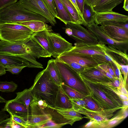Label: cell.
Returning <instances> with one entry per match:
<instances>
[{
  "instance_id": "1",
  "label": "cell",
  "mask_w": 128,
  "mask_h": 128,
  "mask_svg": "<svg viewBox=\"0 0 128 128\" xmlns=\"http://www.w3.org/2000/svg\"><path fill=\"white\" fill-rule=\"evenodd\" d=\"M29 108L28 128H59L67 124L72 126L75 122L65 118L54 108L42 100L34 99L30 104Z\"/></svg>"
},
{
  "instance_id": "2",
  "label": "cell",
  "mask_w": 128,
  "mask_h": 128,
  "mask_svg": "<svg viewBox=\"0 0 128 128\" xmlns=\"http://www.w3.org/2000/svg\"><path fill=\"white\" fill-rule=\"evenodd\" d=\"M59 86L53 81L46 68L37 74L33 84L29 89L34 100H44L48 105L54 108Z\"/></svg>"
},
{
  "instance_id": "3",
  "label": "cell",
  "mask_w": 128,
  "mask_h": 128,
  "mask_svg": "<svg viewBox=\"0 0 128 128\" xmlns=\"http://www.w3.org/2000/svg\"><path fill=\"white\" fill-rule=\"evenodd\" d=\"M31 20L48 22L42 15L26 9L17 2L0 10V23H19Z\"/></svg>"
},
{
  "instance_id": "4",
  "label": "cell",
  "mask_w": 128,
  "mask_h": 128,
  "mask_svg": "<svg viewBox=\"0 0 128 128\" xmlns=\"http://www.w3.org/2000/svg\"><path fill=\"white\" fill-rule=\"evenodd\" d=\"M54 62L62 82L86 96H90L79 74L66 63L56 58Z\"/></svg>"
},
{
  "instance_id": "5",
  "label": "cell",
  "mask_w": 128,
  "mask_h": 128,
  "mask_svg": "<svg viewBox=\"0 0 128 128\" xmlns=\"http://www.w3.org/2000/svg\"><path fill=\"white\" fill-rule=\"evenodd\" d=\"M34 32L18 23H0V40L12 43L25 42Z\"/></svg>"
},
{
  "instance_id": "6",
  "label": "cell",
  "mask_w": 128,
  "mask_h": 128,
  "mask_svg": "<svg viewBox=\"0 0 128 128\" xmlns=\"http://www.w3.org/2000/svg\"><path fill=\"white\" fill-rule=\"evenodd\" d=\"M25 42L12 43L1 40L0 41V54L14 55L21 57L28 61L32 68H43L42 65L38 62L35 57L28 52Z\"/></svg>"
},
{
  "instance_id": "7",
  "label": "cell",
  "mask_w": 128,
  "mask_h": 128,
  "mask_svg": "<svg viewBox=\"0 0 128 128\" xmlns=\"http://www.w3.org/2000/svg\"><path fill=\"white\" fill-rule=\"evenodd\" d=\"M81 78L92 98L102 110L122 108L119 107L109 98L99 84L87 80L82 77Z\"/></svg>"
},
{
  "instance_id": "8",
  "label": "cell",
  "mask_w": 128,
  "mask_h": 128,
  "mask_svg": "<svg viewBox=\"0 0 128 128\" xmlns=\"http://www.w3.org/2000/svg\"><path fill=\"white\" fill-rule=\"evenodd\" d=\"M86 27L88 29L96 35L99 43L107 44L126 53L128 40L119 41L113 40L105 32L100 26L96 24L94 22Z\"/></svg>"
},
{
  "instance_id": "9",
  "label": "cell",
  "mask_w": 128,
  "mask_h": 128,
  "mask_svg": "<svg viewBox=\"0 0 128 128\" xmlns=\"http://www.w3.org/2000/svg\"><path fill=\"white\" fill-rule=\"evenodd\" d=\"M17 3L26 9L44 16L52 25L56 24L43 0H20Z\"/></svg>"
},
{
  "instance_id": "10",
  "label": "cell",
  "mask_w": 128,
  "mask_h": 128,
  "mask_svg": "<svg viewBox=\"0 0 128 128\" xmlns=\"http://www.w3.org/2000/svg\"><path fill=\"white\" fill-rule=\"evenodd\" d=\"M93 17L97 25L112 24L124 28L125 23L128 21V16L112 11L102 13L95 12Z\"/></svg>"
},
{
  "instance_id": "11",
  "label": "cell",
  "mask_w": 128,
  "mask_h": 128,
  "mask_svg": "<svg viewBox=\"0 0 128 128\" xmlns=\"http://www.w3.org/2000/svg\"><path fill=\"white\" fill-rule=\"evenodd\" d=\"M72 30L70 36L76 43L98 44L99 43L96 35L90 30L85 28L81 24L69 23L66 25Z\"/></svg>"
},
{
  "instance_id": "12",
  "label": "cell",
  "mask_w": 128,
  "mask_h": 128,
  "mask_svg": "<svg viewBox=\"0 0 128 128\" xmlns=\"http://www.w3.org/2000/svg\"><path fill=\"white\" fill-rule=\"evenodd\" d=\"M56 58L63 62L68 61L75 62L85 68H94L98 65L92 56L70 51L62 53Z\"/></svg>"
},
{
  "instance_id": "13",
  "label": "cell",
  "mask_w": 128,
  "mask_h": 128,
  "mask_svg": "<svg viewBox=\"0 0 128 128\" xmlns=\"http://www.w3.org/2000/svg\"><path fill=\"white\" fill-rule=\"evenodd\" d=\"M49 31L48 37L51 48L58 58L64 52L70 50L72 44L66 40L60 34Z\"/></svg>"
},
{
  "instance_id": "14",
  "label": "cell",
  "mask_w": 128,
  "mask_h": 128,
  "mask_svg": "<svg viewBox=\"0 0 128 128\" xmlns=\"http://www.w3.org/2000/svg\"><path fill=\"white\" fill-rule=\"evenodd\" d=\"M104 44H87L76 43L69 50L78 53L92 56L96 54L103 55L106 53L104 48Z\"/></svg>"
},
{
  "instance_id": "15",
  "label": "cell",
  "mask_w": 128,
  "mask_h": 128,
  "mask_svg": "<svg viewBox=\"0 0 128 128\" xmlns=\"http://www.w3.org/2000/svg\"><path fill=\"white\" fill-rule=\"evenodd\" d=\"M122 108L102 110L100 111H94L85 108L79 109L75 111L86 116L88 118H93L100 123L102 122L110 119L114 115L113 113Z\"/></svg>"
},
{
  "instance_id": "16",
  "label": "cell",
  "mask_w": 128,
  "mask_h": 128,
  "mask_svg": "<svg viewBox=\"0 0 128 128\" xmlns=\"http://www.w3.org/2000/svg\"><path fill=\"white\" fill-rule=\"evenodd\" d=\"M2 110L8 112L10 115L19 116L24 118L28 121L30 113L24 104L14 99L7 101Z\"/></svg>"
},
{
  "instance_id": "17",
  "label": "cell",
  "mask_w": 128,
  "mask_h": 128,
  "mask_svg": "<svg viewBox=\"0 0 128 128\" xmlns=\"http://www.w3.org/2000/svg\"><path fill=\"white\" fill-rule=\"evenodd\" d=\"M100 26L113 40L119 41L128 40V30L124 28L112 24L102 25Z\"/></svg>"
},
{
  "instance_id": "18",
  "label": "cell",
  "mask_w": 128,
  "mask_h": 128,
  "mask_svg": "<svg viewBox=\"0 0 128 128\" xmlns=\"http://www.w3.org/2000/svg\"><path fill=\"white\" fill-rule=\"evenodd\" d=\"M80 76L95 83H108L112 81L96 67L86 68L80 72Z\"/></svg>"
},
{
  "instance_id": "19",
  "label": "cell",
  "mask_w": 128,
  "mask_h": 128,
  "mask_svg": "<svg viewBox=\"0 0 128 128\" xmlns=\"http://www.w3.org/2000/svg\"><path fill=\"white\" fill-rule=\"evenodd\" d=\"M28 52L36 58L50 57L52 55L31 36L25 42Z\"/></svg>"
},
{
  "instance_id": "20",
  "label": "cell",
  "mask_w": 128,
  "mask_h": 128,
  "mask_svg": "<svg viewBox=\"0 0 128 128\" xmlns=\"http://www.w3.org/2000/svg\"><path fill=\"white\" fill-rule=\"evenodd\" d=\"M0 63L4 66H24L27 67L32 68L29 62L26 60L10 55L0 54Z\"/></svg>"
},
{
  "instance_id": "21",
  "label": "cell",
  "mask_w": 128,
  "mask_h": 128,
  "mask_svg": "<svg viewBox=\"0 0 128 128\" xmlns=\"http://www.w3.org/2000/svg\"><path fill=\"white\" fill-rule=\"evenodd\" d=\"M104 48L106 54L114 60L120 65H128V57L126 53L105 44Z\"/></svg>"
},
{
  "instance_id": "22",
  "label": "cell",
  "mask_w": 128,
  "mask_h": 128,
  "mask_svg": "<svg viewBox=\"0 0 128 128\" xmlns=\"http://www.w3.org/2000/svg\"><path fill=\"white\" fill-rule=\"evenodd\" d=\"M49 31H52L46 30L41 31L34 32L31 37L40 44L52 56L56 58L57 56L52 50L50 46L48 37V33Z\"/></svg>"
},
{
  "instance_id": "23",
  "label": "cell",
  "mask_w": 128,
  "mask_h": 128,
  "mask_svg": "<svg viewBox=\"0 0 128 128\" xmlns=\"http://www.w3.org/2000/svg\"><path fill=\"white\" fill-rule=\"evenodd\" d=\"M124 0H101L96 6L92 8L93 11L96 13H102L112 11L116 6Z\"/></svg>"
},
{
  "instance_id": "24",
  "label": "cell",
  "mask_w": 128,
  "mask_h": 128,
  "mask_svg": "<svg viewBox=\"0 0 128 128\" xmlns=\"http://www.w3.org/2000/svg\"><path fill=\"white\" fill-rule=\"evenodd\" d=\"M66 8L72 20V24L87 25L75 6L69 0H60Z\"/></svg>"
},
{
  "instance_id": "25",
  "label": "cell",
  "mask_w": 128,
  "mask_h": 128,
  "mask_svg": "<svg viewBox=\"0 0 128 128\" xmlns=\"http://www.w3.org/2000/svg\"><path fill=\"white\" fill-rule=\"evenodd\" d=\"M54 108L64 109L72 108L71 102L63 90L61 86H59L56 96Z\"/></svg>"
},
{
  "instance_id": "26",
  "label": "cell",
  "mask_w": 128,
  "mask_h": 128,
  "mask_svg": "<svg viewBox=\"0 0 128 128\" xmlns=\"http://www.w3.org/2000/svg\"><path fill=\"white\" fill-rule=\"evenodd\" d=\"M57 14L56 18L63 22L66 25L72 23L71 18L64 5L60 0H54Z\"/></svg>"
},
{
  "instance_id": "27",
  "label": "cell",
  "mask_w": 128,
  "mask_h": 128,
  "mask_svg": "<svg viewBox=\"0 0 128 128\" xmlns=\"http://www.w3.org/2000/svg\"><path fill=\"white\" fill-rule=\"evenodd\" d=\"M18 23L26 26L34 32H40L46 30H52L51 26L41 21L31 20Z\"/></svg>"
},
{
  "instance_id": "28",
  "label": "cell",
  "mask_w": 128,
  "mask_h": 128,
  "mask_svg": "<svg viewBox=\"0 0 128 128\" xmlns=\"http://www.w3.org/2000/svg\"><path fill=\"white\" fill-rule=\"evenodd\" d=\"M16 94V96L14 99L25 105L28 111L30 112V104L34 99L30 90L29 89L26 88Z\"/></svg>"
},
{
  "instance_id": "29",
  "label": "cell",
  "mask_w": 128,
  "mask_h": 128,
  "mask_svg": "<svg viewBox=\"0 0 128 128\" xmlns=\"http://www.w3.org/2000/svg\"><path fill=\"white\" fill-rule=\"evenodd\" d=\"M55 59H52L48 62L47 68L50 76L54 82L58 86L62 82L60 75L55 64Z\"/></svg>"
},
{
  "instance_id": "30",
  "label": "cell",
  "mask_w": 128,
  "mask_h": 128,
  "mask_svg": "<svg viewBox=\"0 0 128 128\" xmlns=\"http://www.w3.org/2000/svg\"><path fill=\"white\" fill-rule=\"evenodd\" d=\"M54 108L66 119L76 122L81 120L83 118L80 113L75 111L72 108L64 109Z\"/></svg>"
},
{
  "instance_id": "31",
  "label": "cell",
  "mask_w": 128,
  "mask_h": 128,
  "mask_svg": "<svg viewBox=\"0 0 128 128\" xmlns=\"http://www.w3.org/2000/svg\"><path fill=\"white\" fill-rule=\"evenodd\" d=\"M95 12L85 1L82 14V18L87 26L94 22L93 16Z\"/></svg>"
},
{
  "instance_id": "32",
  "label": "cell",
  "mask_w": 128,
  "mask_h": 128,
  "mask_svg": "<svg viewBox=\"0 0 128 128\" xmlns=\"http://www.w3.org/2000/svg\"><path fill=\"white\" fill-rule=\"evenodd\" d=\"M60 86L69 99L82 98L86 96L76 90L66 85L63 82L62 83Z\"/></svg>"
},
{
  "instance_id": "33",
  "label": "cell",
  "mask_w": 128,
  "mask_h": 128,
  "mask_svg": "<svg viewBox=\"0 0 128 128\" xmlns=\"http://www.w3.org/2000/svg\"><path fill=\"white\" fill-rule=\"evenodd\" d=\"M18 85L12 81H0V91L4 92H14L17 88Z\"/></svg>"
},
{
  "instance_id": "34",
  "label": "cell",
  "mask_w": 128,
  "mask_h": 128,
  "mask_svg": "<svg viewBox=\"0 0 128 128\" xmlns=\"http://www.w3.org/2000/svg\"><path fill=\"white\" fill-rule=\"evenodd\" d=\"M83 98L85 102L84 108H85L94 111L102 110L92 99L90 96H86Z\"/></svg>"
},
{
  "instance_id": "35",
  "label": "cell",
  "mask_w": 128,
  "mask_h": 128,
  "mask_svg": "<svg viewBox=\"0 0 128 128\" xmlns=\"http://www.w3.org/2000/svg\"><path fill=\"white\" fill-rule=\"evenodd\" d=\"M123 120L120 119L112 117L101 123L100 128H111L120 124Z\"/></svg>"
},
{
  "instance_id": "36",
  "label": "cell",
  "mask_w": 128,
  "mask_h": 128,
  "mask_svg": "<svg viewBox=\"0 0 128 128\" xmlns=\"http://www.w3.org/2000/svg\"><path fill=\"white\" fill-rule=\"evenodd\" d=\"M98 64H102L108 62H114V61L105 53V55H103L96 54L92 56Z\"/></svg>"
},
{
  "instance_id": "37",
  "label": "cell",
  "mask_w": 128,
  "mask_h": 128,
  "mask_svg": "<svg viewBox=\"0 0 128 128\" xmlns=\"http://www.w3.org/2000/svg\"><path fill=\"white\" fill-rule=\"evenodd\" d=\"M69 99L71 102L72 108L75 111L85 108V102L83 98H73Z\"/></svg>"
},
{
  "instance_id": "38",
  "label": "cell",
  "mask_w": 128,
  "mask_h": 128,
  "mask_svg": "<svg viewBox=\"0 0 128 128\" xmlns=\"http://www.w3.org/2000/svg\"><path fill=\"white\" fill-rule=\"evenodd\" d=\"M43 0L53 17L56 18L57 12L54 0Z\"/></svg>"
},
{
  "instance_id": "39",
  "label": "cell",
  "mask_w": 128,
  "mask_h": 128,
  "mask_svg": "<svg viewBox=\"0 0 128 128\" xmlns=\"http://www.w3.org/2000/svg\"><path fill=\"white\" fill-rule=\"evenodd\" d=\"M11 119L14 122L23 126L24 128H28L26 120L24 118L15 115H10Z\"/></svg>"
},
{
  "instance_id": "40",
  "label": "cell",
  "mask_w": 128,
  "mask_h": 128,
  "mask_svg": "<svg viewBox=\"0 0 128 128\" xmlns=\"http://www.w3.org/2000/svg\"><path fill=\"white\" fill-rule=\"evenodd\" d=\"M6 71L11 72L13 74H18L24 68L27 67L26 66H5Z\"/></svg>"
},
{
  "instance_id": "41",
  "label": "cell",
  "mask_w": 128,
  "mask_h": 128,
  "mask_svg": "<svg viewBox=\"0 0 128 128\" xmlns=\"http://www.w3.org/2000/svg\"><path fill=\"white\" fill-rule=\"evenodd\" d=\"M63 62L68 64L79 74L86 68L83 66L75 62L68 61Z\"/></svg>"
},
{
  "instance_id": "42",
  "label": "cell",
  "mask_w": 128,
  "mask_h": 128,
  "mask_svg": "<svg viewBox=\"0 0 128 128\" xmlns=\"http://www.w3.org/2000/svg\"><path fill=\"white\" fill-rule=\"evenodd\" d=\"M89 122L86 124L82 127L85 128H100L101 123L93 118L90 119Z\"/></svg>"
},
{
  "instance_id": "43",
  "label": "cell",
  "mask_w": 128,
  "mask_h": 128,
  "mask_svg": "<svg viewBox=\"0 0 128 128\" xmlns=\"http://www.w3.org/2000/svg\"><path fill=\"white\" fill-rule=\"evenodd\" d=\"M128 107H122L121 110L113 117L124 120L128 116Z\"/></svg>"
},
{
  "instance_id": "44",
  "label": "cell",
  "mask_w": 128,
  "mask_h": 128,
  "mask_svg": "<svg viewBox=\"0 0 128 128\" xmlns=\"http://www.w3.org/2000/svg\"><path fill=\"white\" fill-rule=\"evenodd\" d=\"M106 84L107 87L115 92L121 100H128V96L122 93L117 88L106 84L104 83H101Z\"/></svg>"
},
{
  "instance_id": "45",
  "label": "cell",
  "mask_w": 128,
  "mask_h": 128,
  "mask_svg": "<svg viewBox=\"0 0 128 128\" xmlns=\"http://www.w3.org/2000/svg\"><path fill=\"white\" fill-rule=\"evenodd\" d=\"M120 68L121 72H122L124 76L123 80L124 84L126 86V80L127 79L128 65H120Z\"/></svg>"
},
{
  "instance_id": "46",
  "label": "cell",
  "mask_w": 128,
  "mask_h": 128,
  "mask_svg": "<svg viewBox=\"0 0 128 128\" xmlns=\"http://www.w3.org/2000/svg\"><path fill=\"white\" fill-rule=\"evenodd\" d=\"M120 84L119 87L117 88L122 94L127 96H128V91L126 88L124 81L123 78L122 76L119 80Z\"/></svg>"
},
{
  "instance_id": "47",
  "label": "cell",
  "mask_w": 128,
  "mask_h": 128,
  "mask_svg": "<svg viewBox=\"0 0 128 128\" xmlns=\"http://www.w3.org/2000/svg\"><path fill=\"white\" fill-rule=\"evenodd\" d=\"M18 0H0V10L11 4H15Z\"/></svg>"
},
{
  "instance_id": "48",
  "label": "cell",
  "mask_w": 128,
  "mask_h": 128,
  "mask_svg": "<svg viewBox=\"0 0 128 128\" xmlns=\"http://www.w3.org/2000/svg\"><path fill=\"white\" fill-rule=\"evenodd\" d=\"M11 118H8L0 122V128H11Z\"/></svg>"
},
{
  "instance_id": "49",
  "label": "cell",
  "mask_w": 128,
  "mask_h": 128,
  "mask_svg": "<svg viewBox=\"0 0 128 128\" xmlns=\"http://www.w3.org/2000/svg\"><path fill=\"white\" fill-rule=\"evenodd\" d=\"M104 83L116 88H118L119 87L120 84V81L117 78H115L114 80L112 82Z\"/></svg>"
},
{
  "instance_id": "50",
  "label": "cell",
  "mask_w": 128,
  "mask_h": 128,
  "mask_svg": "<svg viewBox=\"0 0 128 128\" xmlns=\"http://www.w3.org/2000/svg\"><path fill=\"white\" fill-rule=\"evenodd\" d=\"M77 6L82 15L85 0H76Z\"/></svg>"
},
{
  "instance_id": "51",
  "label": "cell",
  "mask_w": 128,
  "mask_h": 128,
  "mask_svg": "<svg viewBox=\"0 0 128 128\" xmlns=\"http://www.w3.org/2000/svg\"><path fill=\"white\" fill-rule=\"evenodd\" d=\"M101 0H85L86 2L92 8L96 5Z\"/></svg>"
},
{
  "instance_id": "52",
  "label": "cell",
  "mask_w": 128,
  "mask_h": 128,
  "mask_svg": "<svg viewBox=\"0 0 128 128\" xmlns=\"http://www.w3.org/2000/svg\"><path fill=\"white\" fill-rule=\"evenodd\" d=\"M5 112L2 110L0 111V122L8 118L9 116V115L6 114Z\"/></svg>"
},
{
  "instance_id": "53",
  "label": "cell",
  "mask_w": 128,
  "mask_h": 128,
  "mask_svg": "<svg viewBox=\"0 0 128 128\" xmlns=\"http://www.w3.org/2000/svg\"><path fill=\"white\" fill-rule=\"evenodd\" d=\"M11 127V128H24L23 126L18 124L15 122L12 119Z\"/></svg>"
},
{
  "instance_id": "54",
  "label": "cell",
  "mask_w": 128,
  "mask_h": 128,
  "mask_svg": "<svg viewBox=\"0 0 128 128\" xmlns=\"http://www.w3.org/2000/svg\"><path fill=\"white\" fill-rule=\"evenodd\" d=\"M6 73V70L5 66L0 63V76L5 74Z\"/></svg>"
},
{
  "instance_id": "55",
  "label": "cell",
  "mask_w": 128,
  "mask_h": 128,
  "mask_svg": "<svg viewBox=\"0 0 128 128\" xmlns=\"http://www.w3.org/2000/svg\"><path fill=\"white\" fill-rule=\"evenodd\" d=\"M73 4L80 14L82 17V15L79 10L77 5L76 2V0H69Z\"/></svg>"
},
{
  "instance_id": "56",
  "label": "cell",
  "mask_w": 128,
  "mask_h": 128,
  "mask_svg": "<svg viewBox=\"0 0 128 128\" xmlns=\"http://www.w3.org/2000/svg\"><path fill=\"white\" fill-rule=\"evenodd\" d=\"M123 8L126 11H128V0H124Z\"/></svg>"
},
{
  "instance_id": "57",
  "label": "cell",
  "mask_w": 128,
  "mask_h": 128,
  "mask_svg": "<svg viewBox=\"0 0 128 128\" xmlns=\"http://www.w3.org/2000/svg\"><path fill=\"white\" fill-rule=\"evenodd\" d=\"M65 33L68 36H70L72 35V30L69 28H67L65 29Z\"/></svg>"
},
{
  "instance_id": "58",
  "label": "cell",
  "mask_w": 128,
  "mask_h": 128,
  "mask_svg": "<svg viewBox=\"0 0 128 128\" xmlns=\"http://www.w3.org/2000/svg\"><path fill=\"white\" fill-rule=\"evenodd\" d=\"M122 107H128V100H122Z\"/></svg>"
},
{
  "instance_id": "59",
  "label": "cell",
  "mask_w": 128,
  "mask_h": 128,
  "mask_svg": "<svg viewBox=\"0 0 128 128\" xmlns=\"http://www.w3.org/2000/svg\"><path fill=\"white\" fill-rule=\"evenodd\" d=\"M7 101L4 98L0 96V103H6Z\"/></svg>"
}]
</instances>
